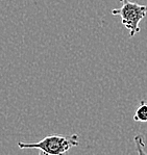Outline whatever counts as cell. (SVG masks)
Instances as JSON below:
<instances>
[{"instance_id": "6da1fadb", "label": "cell", "mask_w": 147, "mask_h": 155, "mask_svg": "<svg viewBox=\"0 0 147 155\" xmlns=\"http://www.w3.org/2000/svg\"><path fill=\"white\" fill-rule=\"evenodd\" d=\"M78 146V135H49L37 143L19 142L20 149H39L47 155H65L72 147Z\"/></svg>"}, {"instance_id": "7a4b0ae2", "label": "cell", "mask_w": 147, "mask_h": 155, "mask_svg": "<svg viewBox=\"0 0 147 155\" xmlns=\"http://www.w3.org/2000/svg\"><path fill=\"white\" fill-rule=\"evenodd\" d=\"M122 3L120 8H114L112 14L114 16L121 17L123 26L129 31V37L132 38L140 32V22L147 15V4L142 5L129 0H119Z\"/></svg>"}, {"instance_id": "3957f363", "label": "cell", "mask_w": 147, "mask_h": 155, "mask_svg": "<svg viewBox=\"0 0 147 155\" xmlns=\"http://www.w3.org/2000/svg\"><path fill=\"white\" fill-rule=\"evenodd\" d=\"M134 121L139 123H147V101L142 100L134 114Z\"/></svg>"}, {"instance_id": "277c9868", "label": "cell", "mask_w": 147, "mask_h": 155, "mask_svg": "<svg viewBox=\"0 0 147 155\" xmlns=\"http://www.w3.org/2000/svg\"><path fill=\"white\" fill-rule=\"evenodd\" d=\"M134 142L136 145L137 153L138 155H147L145 151V142H144V137L142 134H136L134 137Z\"/></svg>"}, {"instance_id": "5b68a950", "label": "cell", "mask_w": 147, "mask_h": 155, "mask_svg": "<svg viewBox=\"0 0 147 155\" xmlns=\"http://www.w3.org/2000/svg\"><path fill=\"white\" fill-rule=\"evenodd\" d=\"M39 155H47V154H46V153H44V152H40Z\"/></svg>"}]
</instances>
